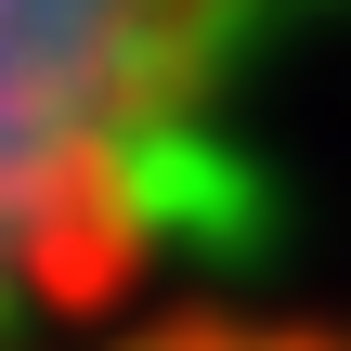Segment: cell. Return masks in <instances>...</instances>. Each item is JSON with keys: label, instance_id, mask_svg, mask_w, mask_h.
Instances as JSON below:
<instances>
[{"label": "cell", "instance_id": "cell-1", "mask_svg": "<svg viewBox=\"0 0 351 351\" xmlns=\"http://www.w3.org/2000/svg\"><path fill=\"white\" fill-rule=\"evenodd\" d=\"M234 65L221 13H0V326L78 300Z\"/></svg>", "mask_w": 351, "mask_h": 351}, {"label": "cell", "instance_id": "cell-2", "mask_svg": "<svg viewBox=\"0 0 351 351\" xmlns=\"http://www.w3.org/2000/svg\"><path fill=\"white\" fill-rule=\"evenodd\" d=\"M104 351H351V326H234V313H195V326H143V339Z\"/></svg>", "mask_w": 351, "mask_h": 351}]
</instances>
